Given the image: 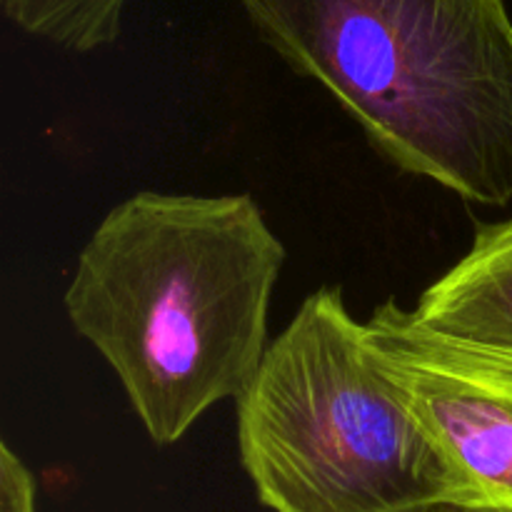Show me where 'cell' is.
<instances>
[{
  "mask_svg": "<svg viewBox=\"0 0 512 512\" xmlns=\"http://www.w3.org/2000/svg\"><path fill=\"white\" fill-rule=\"evenodd\" d=\"M458 512H468V510H458Z\"/></svg>",
  "mask_w": 512,
  "mask_h": 512,
  "instance_id": "9",
  "label": "cell"
},
{
  "mask_svg": "<svg viewBox=\"0 0 512 512\" xmlns=\"http://www.w3.org/2000/svg\"><path fill=\"white\" fill-rule=\"evenodd\" d=\"M425 512H458V508H435V510H425Z\"/></svg>",
  "mask_w": 512,
  "mask_h": 512,
  "instance_id": "8",
  "label": "cell"
},
{
  "mask_svg": "<svg viewBox=\"0 0 512 512\" xmlns=\"http://www.w3.org/2000/svg\"><path fill=\"white\" fill-rule=\"evenodd\" d=\"M0 512H38L33 473L8 443L0 445Z\"/></svg>",
  "mask_w": 512,
  "mask_h": 512,
  "instance_id": "7",
  "label": "cell"
},
{
  "mask_svg": "<svg viewBox=\"0 0 512 512\" xmlns=\"http://www.w3.org/2000/svg\"><path fill=\"white\" fill-rule=\"evenodd\" d=\"M413 313L445 338L512 350V218L478 225L468 253L425 288Z\"/></svg>",
  "mask_w": 512,
  "mask_h": 512,
  "instance_id": "5",
  "label": "cell"
},
{
  "mask_svg": "<svg viewBox=\"0 0 512 512\" xmlns=\"http://www.w3.org/2000/svg\"><path fill=\"white\" fill-rule=\"evenodd\" d=\"M240 463L273 512L455 508V480L338 285L310 293L238 400Z\"/></svg>",
  "mask_w": 512,
  "mask_h": 512,
  "instance_id": "3",
  "label": "cell"
},
{
  "mask_svg": "<svg viewBox=\"0 0 512 512\" xmlns=\"http://www.w3.org/2000/svg\"><path fill=\"white\" fill-rule=\"evenodd\" d=\"M368 333L453 475L455 508L512 512V350L433 333L395 300Z\"/></svg>",
  "mask_w": 512,
  "mask_h": 512,
  "instance_id": "4",
  "label": "cell"
},
{
  "mask_svg": "<svg viewBox=\"0 0 512 512\" xmlns=\"http://www.w3.org/2000/svg\"><path fill=\"white\" fill-rule=\"evenodd\" d=\"M403 173L488 208L512 203L508 0H238Z\"/></svg>",
  "mask_w": 512,
  "mask_h": 512,
  "instance_id": "2",
  "label": "cell"
},
{
  "mask_svg": "<svg viewBox=\"0 0 512 512\" xmlns=\"http://www.w3.org/2000/svg\"><path fill=\"white\" fill-rule=\"evenodd\" d=\"M128 0H0L23 33L70 53H93L120 38Z\"/></svg>",
  "mask_w": 512,
  "mask_h": 512,
  "instance_id": "6",
  "label": "cell"
},
{
  "mask_svg": "<svg viewBox=\"0 0 512 512\" xmlns=\"http://www.w3.org/2000/svg\"><path fill=\"white\" fill-rule=\"evenodd\" d=\"M283 265L253 195L140 190L93 230L63 308L168 448L255 378Z\"/></svg>",
  "mask_w": 512,
  "mask_h": 512,
  "instance_id": "1",
  "label": "cell"
}]
</instances>
